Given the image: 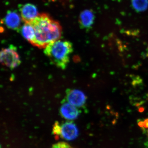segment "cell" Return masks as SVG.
<instances>
[{"instance_id": "cell-1", "label": "cell", "mask_w": 148, "mask_h": 148, "mask_svg": "<svg viewBox=\"0 0 148 148\" xmlns=\"http://www.w3.org/2000/svg\"><path fill=\"white\" fill-rule=\"evenodd\" d=\"M29 24H32L35 30V39L32 44L35 46L45 48L49 44L61 38L62 34L61 25L47 14H39Z\"/></svg>"}, {"instance_id": "cell-2", "label": "cell", "mask_w": 148, "mask_h": 148, "mask_svg": "<svg viewBox=\"0 0 148 148\" xmlns=\"http://www.w3.org/2000/svg\"><path fill=\"white\" fill-rule=\"evenodd\" d=\"M73 51L71 42L60 39L49 44L45 48L44 51L51 62L62 69H66Z\"/></svg>"}, {"instance_id": "cell-3", "label": "cell", "mask_w": 148, "mask_h": 148, "mask_svg": "<svg viewBox=\"0 0 148 148\" xmlns=\"http://www.w3.org/2000/svg\"><path fill=\"white\" fill-rule=\"evenodd\" d=\"M1 62L3 66L9 69H15L21 64L20 56L13 46L3 49L0 54Z\"/></svg>"}, {"instance_id": "cell-4", "label": "cell", "mask_w": 148, "mask_h": 148, "mask_svg": "<svg viewBox=\"0 0 148 148\" xmlns=\"http://www.w3.org/2000/svg\"><path fill=\"white\" fill-rule=\"evenodd\" d=\"M66 101L72 105L81 108L84 106L86 97L84 92L78 89H68L66 91Z\"/></svg>"}, {"instance_id": "cell-5", "label": "cell", "mask_w": 148, "mask_h": 148, "mask_svg": "<svg viewBox=\"0 0 148 148\" xmlns=\"http://www.w3.org/2000/svg\"><path fill=\"white\" fill-rule=\"evenodd\" d=\"M79 135V130L76 125L72 122H66L60 125L59 136L67 141L74 140Z\"/></svg>"}, {"instance_id": "cell-6", "label": "cell", "mask_w": 148, "mask_h": 148, "mask_svg": "<svg viewBox=\"0 0 148 148\" xmlns=\"http://www.w3.org/2000/svg\"><path fill=\"white\" fill-rule=\"evenodd\" d=\"M21 19L25 23H29L38 15L36 6L32 3L20 5L18 7Z\"/></svg>"}, {"instance_id": "cell-7", "label": "cell", "mask_w": 148, "mask_h": 148, "mask_svg": "<svg viewBox=\"0 0 148 148\" xmlns=\"http://www.w3.org/2000/svg\"><path fill=\"white\" fill-rule=\"evenodd\" d=\"M21 18L16 10H8L3 18V23L9 29L19 31Z\"/></svg>"}, {"instance_id": "cell-8", "label": "cell", "mask_w": 148, "mask_h": 148, "mask_svg": "<svg viewBox=\"0 0 148 148\" xmlns=\"http://www.w3.org/2000/svg\"><path fill=\"white\" fill-rule=\"evenodd\" d=\"M60 113L65 119L73 120L77 118L79 115L80 111L77 108L66 101L63 103L60 107Z\"/></svg>"}, {"instance_id": "cell-9", "label": "cell", "mask_w": 148, "mask_h": 148, "mask_svg": "<svg viewBox=\"0 0 148 148\" xmlns=\"http://www.w3.org/2000/svg\"><path fill=\"white\" fill-rule=\"evenodd\" d=\"M94 19L95 15L92 10L83 11L80 14L79 19L80 26L82 29H89L93 24Z\"/></svg>"}, {"instance_id": "cell-10", "label": "cell", "mask_w": 148, "mask_h": 148, "mask_svg": "<svg viewBox=\"0 0 148 148\" xmlns=\"http://www.w3.org/2000/svg\"><path fill=\"white\" fill-rule=\"evenodd\" d=\"M19 31L25 39L32 44L35 39V32L34 27L29 23H24Z\"/></svg>"}, {"instance_id": "cell-11", "label": "cell", "mask_w": 148, "mask_h": 148, "mask_svg": "<svg viewBox=\"0 0 148 148\" xmlns=\"http://www.w3.org/2000/svg\"><path fill=\"white\" fill-rule=\"evenodd\" d=\"M132 7L138 12H143L147 9L148 0H131Z\"/></svg>"}, {"instance_id": "cell-12", "label": "cell", "mask_w": 148, "mask_h": 148, "mask_svg": "<svg viewBox=\"0 0 148 148\" xmlns=\"http://www.w3.org/2000/svg\"><path fill=\"white\" fill-rule=\"evenodd\" d=\"M50 148H73L69 144L65 142H59L56 143L51 146Z\"/></svg>"}, {"instance_id": "cell-13", "label": "cell", "mask_w": 148, "mask_h": 148, "mask_svg": "<svg viewBox=\"0 0 148 148\" xmlns=\"http://www.w3.org/2000/svg\"><path fill=\"white\" fill-rule=\"evenodd\" d=\"M138 125L143 129H147L148 128V119L139 122Z\"/></svg>"}, {"instance_id": "cell-14", "label": "cell", "mask_w": 148, "mask_h": 148, "mask_svg": "<svg viewBox=\"0 0 148 148\" xmlns=\"http://www.w3.org/2000/svg\"><path fill=\"white\" fill-rule=\"evenodd\" d=\"M145 131H146V134H147V142L146 143V145L148 147V128L147 129L144 130Z\"/></svg>"}]
</instances>
